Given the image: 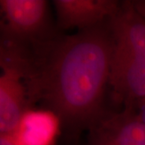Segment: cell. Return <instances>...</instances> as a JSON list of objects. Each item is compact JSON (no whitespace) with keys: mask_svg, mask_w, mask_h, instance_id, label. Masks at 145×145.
<instances>
[{"mask_svg":"<svg viewBox=\"0 0 145 145\" xmlns=\"http://www.w3.org/2000/svg\"><path fill=\"white\" fill-rule=\"evenodd\" d=\"M108 22L23 46L29 106L41 102L72 129L98 120L113 55Z\"/></svg>","mask_w":145,"mask_h":145,"instance_id":"6da1fadb","label":"cell"},{"mask_svg":"<svg viewBox=\"0 0 145 145\" xmlns=\"http://www.w3.org/2000/svg\"><path fill=\"white\" fill-rule=\"evenodd\" d=\"M0 135L13 132L29 107L20 45L1 43Z\"/></svg>","mask_w":145,"mask_h":145,"instance_id":"7a4b0ae2","label":"cell"},{"mask_svg":"<svg viewBox=\"0 0 145 145\" xmlns=\"http://www.w3.org/2000/svg\"><path fill=\"white\" fill-rule=\"evenodd\" d=\"M2 41L27 45L44 39L48 3L44 0H1Z\"/></svg>","mask_w":145,"mask_h":145,"instance_id":"3957f363","label":"cell"},{"mask_svg":"<svg viewBox=\"0 0 145 145\" xmlns=\"http://www.w3.org/2000/svg\"><path fill=\"white\" fill-rule=\"evenodd\" d=\"M86 145H145V123L133 108L102 114L89 127Z\"/></svg>","mask_w":145,"mask_h":145,"instance_id":"277c9868","label":"cell"},{"mask_svg":"<svg viewBox=\"0 0 145 145\" xmlns=\"http://www.w3.org/2000/svg\"><path fill=\"white\" fill-rule=\"evenodd\" d=\"M108 24L114 53L145 57V19L137 11L132 1L120 3Z\"/></svg>","mask_w":145,"mask_h":145,"instance_id":"5b68a950","label":"cell"},{"mask_svg":"<svg viewBox=\"0 0 145 145\" xmlns=\"http://www.w3.org/2000/svg\"><path fill=\"white\" fill-rule=\"evenodd\" d=\"M53 4L61 29L78 27L82 31L107 23L120 5L114 0H56Z\"/></svg>","mask_w":145,"mask_h":145,"instance_id":"8992f818","label":"cell"},{"mask_svg":"<svg viewBox=\"0 0 145 145\" xmlns=\"http://www.w3.org/2000/svg\"><path fill=\"white\" fill-rule=\"evenodd\" d=\"M108 83L116 97L133 108L145 101V57L113 52Z\"/></svg>","mask_w":145,"mask_h":145,"instance_id":"52a82bcc","label":"cell"},{"mask_svg":"<svg viewBox=\"0 0 145 145\" xmlns=\"http://www.w3.org/2000/svg\"><path fill=\"white\" fill-rule=\"evenodd\" d=\"M61 122L49 110L29 108L10 135L22 145H55Z\"/></svg>","mask_w":145,"mask_h":145,"instance_id":"ba28073f","label":"cell"},{"mask_svg":"<svg viewBox=\"0 0 145 145\" xmlns=\"http://www.w3.org/2000/svg\"><path fill=\"white\" fill-rule=\"evenodd\" d=\"M137 11L145 19V0L132 1Z\"/></svg>","mask_w":145,"mask_h":145,"instance_id":"9c48e42d","label":"cell"},{"mask_svg":"<svg viewBox=\"0 0 145 145\" xmlns=\"http://www.w3.org/2000/svg\"><path fill=\"white\" fill-rule=\"evenodd\" d=\"M140 105V110L137 113L138 116L140 117V119L145 123V101L141 103Z\"/></svg>","mask_w":145,"mask_h":145,"instance_id":"30bf717a","label":"cell"}]
</instances>
